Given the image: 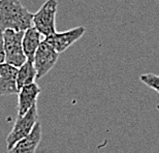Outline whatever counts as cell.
<instances>
[{
	"mask_svg": "<svg viewBox=\"0 0 159 153\" xmlns=\"http://www.w3.org/2000/svg\"><path fill=\"white\" fill-rule=\"evenodd\" d=\"M33 14L20 0H0V31H26L32 27Z\"/></svg>",
	"mask_w": 159,
	"mask_h": 153,
	"instance_id": "obj_1",
	"label": "cell"
},
{
	"mask_svg": "<svg viewBox=\"0 0 159 153\" xmlns=\"http://www.w3.org/2000/svg\"><path fill=\"white\" fill-rule=\"evenodd\" d=\"M24 31H16L11 29L2 32L3 48L5 53V63L20 67L27 60L22 46Z\"/></svg>",
	"mask_w": 159,
	"mask_h": 153,
	"instance_id": "obj_2",
	"label": "cell"
},
{
	"mask_svg": "<svg viewBox=\"0 0 159 153\" xmlns=\"http://www.w3.org/2000/svg\"><path fill=\"white\" fill-rule=\"evenodd\" d=\"M57 8V0H46L40 8L33 15V27L44 37L52 35L56 32Z\"/></svg>",
	"mask_w": 159,
	"mask_h": 153,
	"instance_id": "obj_3",
	"label": "cell"
},
{
	"mask_svg": "<svg viewBox=\"0 0 159 153\" xmlns=\"http://www.w3.org/2000/svg\"><path fill=\"white\" fill-rule=\"evenodd\" d=\"M39 122V113L37 104L33 106L28 112L21 117H17L16 122L12 126L11 132L6 138V147L9 150L16 143L20 140L26 138L32 132L35 124Z\"/></svg>",
	"mask_w": 159,
	"mask_h": 153,
	"instance_id": "obj_4",
	"label": "cell"
},
{
	"mask_svg": "<svg viewBox=\"0 0 159 153\" xmlns=\"http://www.w3.org/2000/svg\"><path fill=\"white\" fill-rule=\"evenodd\" d=\"M58 58L59 53L47 41H41L33 58V64L36 69L37 79H41L47 74H49V72L55 66Z\"/></svg>",
	"mask_w": 159,
	"mask_h": 153,
	"instance_id": "obj_5",
	"label": "cell"
},
{
	"mask_svg": "<svg viewBox=\"0 0 159 153\" xmlns=\"http://www.w3.org/2000/svg\"><path fill=\"white\" fill-rule=\"evenodd\" d=\"M86 32V28L83 26L75 27L64 32H55L52 35L44 37V41L50 44L59 54L65 52L68 48L82 38Z\"/></svg>",
	"mask_w": 159,
	"mask_h": 153,
	"instance_id": "obj_6",
	"label": "cell"
},
{
	"mask_svg": "<svg viewBox=\"0 0 159 153\" xmlns=\"http://www.w3.org/2000/svg\"><path fill=\"white\" fill-rule=\"evenodd\" d=\"M17 76L18 67L5 62L0 64V95H14L19 93Z\"/></svg>",
	"mask_w": 159,
	"mask_h": 153,
	"instance_id": "obj_7",
	"label": "cell"
},
{
	"mask_svg": "<svg viewBox=\"0 0 159 153\" xmlns=\"http://www.w3.org/2000/svg\"><path fill=\"white\" fill-rule=\"evenodd\" d=\"M41 137H43V127L39 121L30 135L16 143L9 150H7V153H36L40 144Z\"/></svg>",
	"mask_w": 159,
	"mask_h": 153,
	"instance_id": "obj_8",
	"label": "cell"
},
{
	"mask_svg": "<svg viewBox=\"0 0 159 153\" xmlns=\"http://www.w3.org/2000/svg\"><path fill=\"white\" fill-rule=\"evenodd\" d=\"M41 92L39 85L32 83L19 90L18 93V117L26 114L33 106L37 104V97Z\"/></svg>",
	"mask_w": 159,
	"mask_h": 153,
	"instance_id": "obj_9",
	"label": "cell"
},
{
	"mask_svg": "<svg viewBox=\"0 0 159 153\" xmlns=\"http://www.w3.org/2000/svg\"><path fill=\"white\" fill-rule=\"evenodd\" d=\"M41 34L37 31L33 26L30 27L29 29L24 31L23 40H22V46H23V51L25 53V56L27 57L28 60H32L35 55V52L37 48L39 47L41 40Z\"/></svg>",
	"mask_w": 159,
	"mask_h": 153,
	"instance_id": "obj_10",
	"label": "cell"
},
{
	"mask_svg": "<svg viewBox=\"0 0 159 153\" xmlns=\"http://www.w3.org/2000/svg\"><path fill=\"white\" fill-rule=\"evenodd\" d=\"M35 79H37L36 69L34 67L32 60H26V62L20 67H18V76L17 84L19 90L26 85H30L35 83Z\"/></svg>",
	"mask_w": 159,
	"mask_h": 153,
	"instance_id": "obj_11",
	"label": "cell"
},
{
	"mask_svg": "<svg viewBox=\"0 0 159 153\" xmlns=\"http://www.w3.org/2000/svg\"><path fill=\"white\" fill-rule=\"evenodd\" d=\"M139 80L146 86H148L159 93V76L154 74H145L139 76Z\"/></svg>",
	"mask_w": 159,
	"mask_h": 153,
	"instance_id": "obj_12",
	"label": "cell"
},
{
	"mask_svg": "<svg viewBox=\"0 0 159 153\" xmlns=\"http://www.w3.org/2000/svg\"><path fill=\"white\" fill-rule=\"evenodd\" d=\"M5 62V53L4 48H3V37H2V31H0V64Z\"/></svg>",
	"mask_w": 159,
	"mask_h": 153,
	"instance_id": "obj_13",
	"label": "cell"
},
{
	"mask_svg": "<svg viewBox=\"0 0 159 153\" xmlns=\"http://www.w3.org/2000/svg\"><path fill=\"white\" fill-rule=\"evenodd\" d=\"M156 108H157V110H159V104H157V107H156Z\"/></svg>",
	"mask_w": 159,
	"mask_h": 153,
	"instance_id": "obj_14",
	"label": "cell"
}]
</instances>
